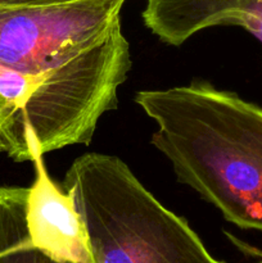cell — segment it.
Returning a JSON list of instances; mask_svg holds the SVG:
<instances>
[{"label":"cell","mask_w":262,"mask_h":263,"mask_svg":"<svg viewBox=\"0 0 262 263\" xmlns=\"http://www.w3.org/2000/svg\"><path fill=\"white\" fill-rule=\"evenodd\" d=\"M135 103L177 180L226 221L262 231V108L205 81L141 90Z\"/></svg>","instance_id":"1"},{"label":"cell","mask_w":262,"mask_h":263,"mask_svg":"<svg viewBox=\"0 0 262 263\" xmlns=\"http://www.w3.org/2000/svg\"><path fill=\"white\" fill-rule=\"evenodd\" d=\"M62 186L73 195L92 263H225L118 157H79Z\"/></svg>","instance_id":"2"},{"label":"cell","mask_w":262,"mask_h":263,"mask_svg":"<svg viewBox=\"0 0 262 263\" xmlns=\"http://www.w3.org/2000/svg\"><path fill=\"white\" fill-rule=\"evenodd\" d=\"M126 0L0 7V63L41 76L85 58L121 30Z\"/></svg>","instance_id":"3"},{"label":"cell","mask_w":262,"mask_h":263,"mask_svg":"<svg viewBox=\"0 0 262 263\" xmlns=\"http://www.w3.org/2000/svg\"><path fill=\"white\" fill-rule=\"evenodd\" d=\"M32 163L35 180L26 202V225L32 244L58 259L92 263L73 195L49 176L43 154H33Z\"/></svg>","instance_id":"4"},{"label":"cell","mask_w":262,"mask_h":263,"mask_svg":"<svg viewBox=\"0 0 262 263\" xmlns=\"http://www.w3.org/2000/svg\"><path fill=\"white\" fill-rule=\"evenodd\" d=\"M141 18L154 36L172 46L217 26L241 27L262 43V0H145Z\"/></svg>","instance_id":"5"},{"label":"cell","mask_w":262,"mask_h":263,"mask_svg":"<svg viewBox=\"0 0 262 263\" xmlns=\"http://www.w3.org/2000/svg\"><path fill=\"white\" fill-rule=\"evenodd\" d=\"M28 187H0V263H77L58 259L35 247L26 225Z\"/></svg>","instance_id":"6"},{"label":"cell","mask_w":262,"mask_h":263,"mask_svg":"<svg viewBox=\"0 0 262 263\" xmlns=\"http://www.w3.org/2000/svg\"><path fill=\"white\" fill-rule=\"evenodd\" d=\"M74 0H0V7H39V5H54Z\"/></svg>","instance_id":"7"},{"label":"cell","mask_w":262,"mask_h":263,"mask_svg":"<svg viewBox=\"0 0 262 263\" xmlns=\"http://www.w3.org/2000/svg\"><path fill=\"white\" fill-rule=\"evenodd\" d=\"M0 153H2V149H0Z\"/></svg>","instance_id":"8"},{"label":"cell","mask_w":262,"mask_h":263,"mask_svg":"<svg viewBox=\"0 0 262 263\" xmlns=\"http://www.w3.org/2000/svg\"><path fill=\"white\" fill-rule=\"evenodd\" d=\"M261 263H262V262H261Z\"/></svg>","instance_id":"9"}]
</instances>
